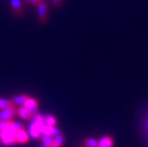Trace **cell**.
I'll use <instances>...</instances> for the list:
<instances>
[{
	"instance_id": "4",
	"label": "cell",
	"mask_w": 148,
	"mask_h": 147,
	"mask_svg": "<svg viewBox=\"0 0 148 147\" xmlns=\"http://www.w3.org/2000/svg\"><path fill=\"white\" fill-rule=\"evenodd\" d=\"M25 108H27L28 110L30 112H32V113L34 115L37 113V109H38V101H37V99L34 98H30V96H28V98L25 101V102L23 103V105Z\"/></svg>"
},
{
	"instance_id": "12",
	"label": "cell",
	"mask_w": 148,
	"mask_h": 147,
	"mask_svg": "<svg viewBox=\"0 0 148 147\" xmlns=\"http://www.w3.org/2000/svg\"><path fill=\"white\" fill-rule=\"evenodd\" d=\"M56 118L52 115H47L44 117V123L47 125H50V126H56Z\"/></svg>"
},
{
	"instance_id": "1",
	"label": "cell",
	"mask_w": 148,
	"mask_h": 147,
	"mask_svg": "<svg viewBox=\"0 0 148 147\" xmlns=\"http://www.w3.org/2000/svg\"><path fill=\"white\" fill-rule=\"evenodd\" d=\"M12 120H0V143L3 146H11L16 143V134Z\"/></svg>"
},
{
	"instance_id": "3",
	"label": "cell",
	"mask_w": 148,
	"mask_h": 147,
	"mask_svg": "<svg viewBox=\"0 0 148 147\" xmlns=\"http://www.w3.org/2000/svg\"><path fill=\"white\" fill-rule=\"evenodd\" d=\"M15 115H16V109L14 106L3 109L0 110V120H12Z\"/></svg>"
},
{
	"instance_id": "15",
	"label": "cell",
	"mask_w": 148,
	"mask_h": 147,
	"mask_svg": "<svg viewBox=\"0 0 148 147\" xmlns=\"http://www.w3.org/2000/svg\"><path fill=\"white\" fill-rule=\"evenodd\" d=\"M40 139H41V142H42L43 144H46V145H48V146L53 142V137H51V136L41 135V137H40Z\"/></svg>"
},
{
	"instance_id": "5",
	"label": "cell",
	"mask_w": 148,
	"mask_h": 147,
	"mask_svg": "<svg viewBox=\"0 0 148 147\" xmlns=\"http://www.w3.org/2000/svg\"><path fill=\"white\" fill-rule=\"evenodd\" d=\"M16 114L25 120H30L34 118V114L32 112H30L27 108H25L24 106H22V105L16 110Z\"/></svg>"
},
{
	"instance_id": "14",
	"label": "cell",
	"mask_w": 148,
	"mask_h": 147,
	"mask_svg": "<svg viewBox=\"0 0 148 147\" xmlns=\"http://www.w3.org/2000/svg\"><path fill=\"white\" fill-rule=\"evenodd\" d=\"M53 140L56 143H58L59 145H63L64 144V142H65V137L62 135V134H59V135L58 136H56V137H53Z\"/></svg>"
},
{
	"instance_id": "13",
	"label": "cell",
	"mask_w": 148,
	"mask_h": 147,
	"mask_svg": "<svg viewBox=\"0 0 148 147\" xmlns=\"http://www.w3.org/2000/svg\"><path fill=\"white\" fill-rule=\"evenodd\" d=\"M56 126H50V125L44 124L41 128V135H46V136H51L53 134V130Z\"/></svg>"
},
{
	"instance_id": "18",
	"label": "cell",
	"mask_w": 148,
	"mask_h": 147,
	"mask_svg": "<svg viewBox=\"0 0 148 147\" xmlns=\"http://www.w3.org/2000/svg\"><path fill=\"white\" fill-rule=\"evenodd\" d=\"M52 2L53 3V5H55L56 7H58V6L61 4L62 0H52Z\"/></svg>"
},
{
	"instance_id": "9",
	"label": "cell",
	"mask_w": 148,
	"mask_h": 147,
	"mask_svg": "<svg viewBox=\"0 0 148 147\" xmlns=\"http://www.w3.org/2000/svg\"><path fill=\"white\" fill-rule=\"evenodd\" d=\"M14 103L12 102V101H11V99L0 98V110H3V109H6V108H10V107H14Z\"/></svg>"
},
{
	"instance_id": "10",
	"label": "cell",
	"mask_w": 148,
	"mask_h": 147,
	"mask_svg": "<svg viewBox=\"0 0 148 147\" xmlns=\"http://www.w3.org/2000/svg\"><path fill=\"white\" fill-rule=\"evenodd\" d=\"M84 147H97L99 145V139L94 137H88L83 140Z\"/></svg>"
},
{
	"instance_id": "2",
	"label": "cell",
	"mask_w": 148,
	"mask_h": 147,
	"mask_svg": "<svg viewBox=\"0 0 148 147\" xmlns=\"http://www.w3.org/2000/svg\"><path fill=\"white\" fill-rule=\"evenodd\" d=\"M37 7V15H38L39 21L41 23H45L47 20V15H48V5L43 0L40 1L36 5Z\"/></svg>"
},
{
	"instance_id": "8",
	"label": "cell",
	"mask_w": 148,
	"mask_h": 147,
	"mask_svg": "<svg viewBox=\"0 0 148 147\" xmlns=\"http://www.w3.org/2000/svg\"><path fill=\"white\" fill-rule=\"evenodd\" d=\"M12 9L16 15H20L23 11V4H22V0H11Z\"/></svg>"
},
{
	"instance_id": "6",
	"label": "cell",
	"mask_w": 148,
	"mask_h": 147,
	"mask_svg": "<svg viewBox=\"0 0 148 147\" xmlns=\"http://www.w3.org/2000/svg\"><path fill=\"white\" fill-rule=\"evenodd\" d=\"M28 142H29V135H28L27 131L25 129L18 131L16 134V143L26 144Z\"/></svg>"
},
{
	"instance_id": "16",
	"label": "cell",
	"mask_w": 148,
	"mask_h": 147,
	"mask_svg": "<svg viewBox=\"0 0 148 147\" xmlns=\"http://www.w3.org/2000/svg\"><path fill=\"white\" fill-rule=\"evenodd\" d=\"M59 134H61L60 130H59L58 128H56V127L53 128V134H52V137H56V136L59 135Z\"/></svg>"
},
{
	"instance_id": "7",
	"label": "cell",
	"mask_w": 148,
	"mask_h": 147,
	"mask_svg": "<svg viewBox=\"0 0 148 147\" xmlns=\"http://www.w3.org/2000/svg\"><path fill=\"white\" fill-rule=\"evenodd\" d=\"M114 145V139L111 136H103L101 139H99L97 147H113Z\"/></svg>"
},
{
	"instance_id": "19",
	"label": "cell",
	"mask_w": 148,
	"mask_h": 147,
	"mask_svg": "<svg viewBox=\"0 0 148 147\" xmlns=\"http://www.w3.org/2000/svg\"><path fill=\"white\" fill-rule=\"evenodd\" d=\"M48 147H61V145H59L58 143H56V142H55L53 140V142H52L51 144H50Z\"/></svg>"
},
{
	"instance_id": "20",
	"label": "cell",
	"mask_w": 148,
	"mask_h": 147,
	"mask_svg": "<svg viewBox=\"0 0 148 147\" xmlns=\"http://www.w3.org/2000/svg\"><path fill=\"white\" fill-rule=\"evenodd\" d=\"M37 147H48V145H46V144H43V143H42V144H40L39 146H37Z\"/></svg>"
},
{
	"instance_id": "11",
	"label": "cell",
	"mask_w": 148,
	"mask_h": 147,
	"mask_svg": "<svg viewBox=\"0 0 148 147\" xmlns=\"http://www.w3.org/2000/svg\"><path fill=\"white\" fill-rule=\"evenodd\" d=\"M28 98V96L27 95H24V94H22V95H17V96H15L14 98L12 99V102L14 103V104H16V105H23V103L25 102V101Z\"/></svg>"
},
{
	"instance_id": "17",
	"label": "cell",
	"mask_w": 148,
	"mask_h": 147,
	"mask_svg": "<svg viewBox=\"0 0 148 147\" xmlns=\"http://www.w3.org/2000/svg\"><path fill=\"white\" fill-rule=\"evenodd\" d=\"M27 1L29 3H31L32 5H36V6L40 1H42V0H27Z\"/></svg>"
}]
</instances>
